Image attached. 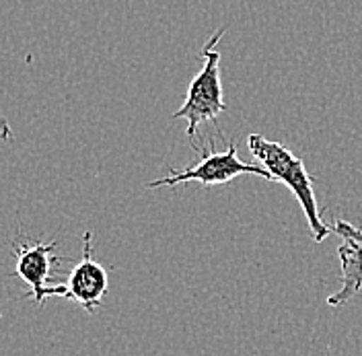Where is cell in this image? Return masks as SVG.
Wrapping results in <instances>:
<instances>
[{
    "instance_id": "obj_1",
    "label": "cell",
    "mask_w": 362,
    "mask_h": 356,
    "mask_svg": "<svg viewBox=\"0 0 362 356\" xmlns=\"http://www.w3.org/2000/svg\"><path fill=\"white\" fill-rule=\"evenodd\" d=\"M247 149L255 161L270 173L274 181L284 183L303 208V214L307 219V226L313 235L315 243H323L334 231L329 224L321 219V210L317 204L313 176L307 171L303 159L294 155L291 149H286L280 142L268 140L262 134H249Z\"/></svg>"
},
{
    "instance_id": "obj_2",
    "label": "cell",
    "mask_w": 362,
    "mask_h": 356,
    "mask_svg": "<svg viewBox=\"0 0 362 356\" xmlns=\"http://www.w3.org/2000/svg\"><path fill=\"white\" fill-rule=\"evenodd\" d=\"M225 38V29L216 31L206 45L200 56L204 58V67L189 83L185 101L177 112L173 113V120L187 122V136L192 142H196V134L206 122L216 124L218 115L225 112V99H223V85H221V52L218 44Z\"/></svg>"
},
{
    "instance_id": "obj_3",
    "label": "cell",
    "mask_w": 362,
    "mask_h": 356,
    "mask_svg": "<svg viewBox=\"0 0 362 356\" xmlns=\"http://www.w3.org/2000/svg\"><path fill=\"white\" fill-rule=\"evenodd\" d=\"M200 159L196 165L187 169H169L165 178L151 181L146 188L148 190H158V188H175L180 183H202L204 188L212 185H225L239 176H255V178L274 181L270 173L259 165V163H245L237 155V142L228 140L226 151H216V142L210 136L208 144L204 149H198Z\"/></svg>"
},
{
    "instance_id": "obj_4",
    "label": "cell",
    "mask_w": 362,
    "mask_h": 356,
    "mask_svg": "<svg viewBox=\"0 0 362 356\" xmlns=\"http://www.w3.org/2000/svg\"><path fill=\"white\" fill-rule=\"evenodd\" d=\"M58 247L56 241H31L21 239L15 243V276H19L23 282L29 285V292L25 299H33L37 307H42L52 297H66V287H49L47 280L52 276L54 264L60 262V258L54 255V249Z\"/></svg>"
},
{
    "instance_id": "obj_5",
    "label": "cell",
    "mask_w": 362,
    "mask_h": 356,
    "mask_svg": "<svg viewBox=\"0 0 362 356\" xmlns=\"http://www.w3.org/2000/svg\"><path fill=\"white\" fill-rule=\"evenodd\" d=\"M66 299L76 301L87 313H95L110 289L107 270L93 258V235L89 231L83 235V255L78 264L68 274Z\"/></svg>"
},
{
    "instance_id": "obj_6",
    "label": "cell",
    "mask_w": 362,
    "mask_h": 356,
    "mask_svg": "<svg viewBox=\"0 0 362 356\" xmlns=\"http://www.w3.org/2000/svg\"><path fill=\"white\" fill-rule=\"evenodd\" d=\"M332 231L341 237V243L338 247L341 287L327 297V305L344 307L362 289V229L344 219H336L332 224Z\"/></svg>"
},
{
    "instance_id": "obj_7",
    "label": "cell",
    "mask_w": 362,
    "mask_h": 356,
    "mask_svg": "<svg viewBox=\"0 0 362 356\" xmlns=\"http://www.w3.org/2000/svg\"><path fill=\"white\" fill-rule=\"evenodd\" d=\"M0 134H2L4 140H11V138H13V132H11V128H8L6 120H2V117H0Z\"/></svg>"
}]
</instances>
